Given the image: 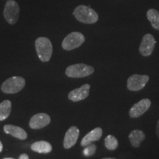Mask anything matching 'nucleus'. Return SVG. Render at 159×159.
Segmentation results:
<instances>
[{"instance_id":"8","label":"nucleus","mask_w":159,"mask_h":159,"mask_svg":"<svg viewBox=\"0 0 159 159\" xmlns=\"http://www.w3.org/2000/svg\"><path fill=\"white\" fill-rule=\"evenodd\" d=\"M151 106V101L149 99H142L132 106L129 111L131 118H138L148 111Z\"/></svg>"},{"instance_id":"2","label":"nucleus","mask_w":159,"mask_h":159,"mask_svg":"<svg viewBox=\"0 0 159 159\" xmlns=\"http://www.w3.org/2000/svg\"><path fill=\"white\" fill-rule=\"evenodd\" d=\"M35 44L39 59L43 62H48L52 55V45L49 39L40 37L36 39Z\"/></svg>"},{"instance_id":"20","label":"nucleus","mask_w":159,"mask_h":159,"mask_svg":"<svg viewBox=\"0 0 159 159\" xmlns=\"http://www.w3.org/2000/svg\"><path fill=\"white\" fill-rule=\"evenodd\" d=\"M96 150H97L96 145L94 144H90L85 147L84 150H83V155H84L85 157L91 156L96 152Z\"/></svg>"},{"instance_id":"25","label":"nucleus","mask_w":159,"mask_h":159,"mask_svg":"<svg viewBox=\"0 0 159 159\" xmlns=\"http://www.w3.org/2000/svg\"><path fill=\"white\" fill-rule=\"evenodd\" d=\"M3 159H14L13 158H3Z\"/></svg>"},{"instance_id":"3","label":"nucleus","mask_w":159,"mask_h":159,"mask_svg":"<svg viewBox=\"0 0 159 159\" xmlns=\"http://www.w3.org/2000/svg\"><path fill=\"white\" fill-rule=\"evenodd\" d=\"M94 71V69L91 66L84 63H77L71 65L66 69V75L71 78H82L88 77Z\"/></svg>"},{"instance_id":"13","label":"nucleus","mask_w":159,"mask_h":159,"mask_svg":"<svg viewBox=\"0 0 159 159\" xmlns=\"http://www.w3.org/2000/svg\"><path fill=\"white\" fill-rule=\"evenodd\" d=\"M102 136V129L100 128H96L94 130H92L89 134H87L83 137V139L81 141V146L86 147L87 145L92 144V142H97L100 139Z\"/></svg>"},{"instance_id":"15","label":"nucleus","mask_w":159,"mask_h":159,"mask_svg":"<svg viewBox=\"0 0 159 159\" xmlns=\"http://www.w3.org/2000/svg\"><path fill=\"white\" fill-rule=\"evenodd\" d=\"M128 138L131 145L134 148H139L141 145V143L144 140L145 134L142 130H134L130 133Z\"/></svg>"},{"instance_id":"9","label":"nucleus","mask_w":159,"mask_h":159,"mask_svg":"<svg viewBox=\"0 0 159 159\" xmlns=\"http://www.w3.org/2000/svg\"><path fill=\"white\" fill-rule=\"evenodd\" d=\"M156 41L151 34H146L143 37L139 47V52L142 55L145 57L150 56L153 52Z\"/></svg>"},{"instance_id":"17","label":"nucleus","mask_w":159,"mask_h":159,"mask_svg":"<svg viewBox=\"0 0 159 159\" xmlns=\"http://www.w3.org/2000/svg\"><path fill=\"white\" fill-rule=\"evenodd\" d=\"M12 103L10 100H5L0 103V121L5 120L11 112Z\"/></svg>"},{"instance_id":"21","label":"nucleus","mask_w":159,"mask_h":159,"mask_svg":"<svg viewBox=\"0 0 159 159\" xmlns=\"http://www.w3.org/2000/svg\"><path fill=\"white\" fill-rule=\"evenodd\" d=\"M19 159H30V158H29V156H27V154L24 153V154H21V156H19Z\"/></svg>"},{"instance_id":"19","label":"nucleus","mask_w":159,"mask_h":159,"mask_svg":"<svg viewBox=\"0 0 159 159\" xmlns=\"http://www.w3.org/2000/svg\"><path fill=\"white\" fill-rule=\"evenodd\" d=\"M119 142L116 138L112 135H109L105 139V146L109 150H114L118 148Z\"/></svg>"},{"instance_id":"18","label":"nucleus","mask_w":159,"mask_h":159,"mask_svg":"<svg viewBox=\"0 0 159 159\" xmlns=\"http://www.w3.org/2000/svg\"><path fill=\"white\" fill-rule=\"evenodd\" d=\"M147 17L152 27L159 30V12L155 9H150L147 12Z\"/></svg>"},{"instance_id":"16","label":"nucleus","mask_w":159,"mask_h":159,"mask_svg":"<svg viewBox=\"0 0 159 159\" xmlns=\"http://www.w3.org/2000/svg\"><path fill=\"white\" fill-rule=\"evenodd\" d=\"M32 150L35 151V152H39V153H49L52 150V147L50 144V143L46 141H39L33 143L31 145Z\"/></svg>"},{"instance_id":"6","label":"nucleus","mask_w":159,"mask_h":159,"mask_svg":"<svg viewBox=\"0 0 159 159\" xmlns=\"http://www.w3.org/2000/svg\"><path fill=\"white\" fill-rule=\"evenodd\" d=\"M19 6L14 0H8L4 9V17L10 25H15L19 20Z\"/></svg>"},{"instance_id":"11","label":"nucleus","mask_w":159,"mask_h":159,"mask_svg":"<svg viewBox=\"0 0 159 159\" xmlns=\"http://www.w3.org/2000/svg\"><path fill=\"white\" fill-rule=\"evenodd\" d=\"M90 85L84 84L78 89H74L69 93L68 97L72 102H79L89 97Z\"/></svg>"},{"instance_id":"4","label":"nucleus","mask_w":159,"mask_h":159,"mask_svg":"<svg viewBox=\"0 0 159 159\" xmlns=\"http://www.w3.org/2000/svg\"><path fill=\"white\" fill-rule=\"evenodd\" d=\"M25 85V80L21 77H12L6 80L1 86L2 91L5 94H16L22 90Z\"/></svg>"},{"instance_id":"23","label":"nucleus","mask_w":159,"mask_h":159,"mask_svg":"<svg viewBox=\"0 0 159 159\" xmlns=\"http://www.w3.org/2000/svg\"><path fill=\"white\" fill-rule=\"evenodd\" d=\"M2 149H3V145H2V143L1 142V141H0V152L2 151Z\"/></svg>"},{"instance_id":"10","label":"nucleus","mask_w":159,"mask_h":159,"mask_svg":"<svg viewBox=\"0 0 159 159\" xmlns=\"http://www.w3.org/2000/svg\"><path fill=\"white\" fill-rule=\"evenodd\" d=\"M51 119L48 114L40 113L33 116L30 119L29 125L32 129H41L50 123Z\"/></svg>"},{"instance_id":"14","label":"nucleus","mask_w":159,"mask_h":159,"mask_svg":"<svg viewBox=\"0 0 159 159\" xmlns=\"http://www.w3.org/2000/svg\"><path fill=\"white\" fill-rule=\"evenodd\" d=\"M3 129L6 134H11V136H14L20 140H25L27 138V134L26 131L20 127L12 125H6L4 126Z\"/></svg>"},{"instance_id":"12","label":"nucleus","mask_w":159,"mask_h":159,"mask_svg":"<svg viewBox=\"0 0 159 159\" xmlns=\"http://www.w3.org/2000/svg\"><path fill=\"white\" fill-rule=\"evenodd\" d=\"M80 135L79 129L75 126L71 127L65 134L63 140V147L65 149H69L77 143Z\"/></svg>"},{"instance_id":"22","label":"nucleus","mask_w":159,"mask_h":159,"mask_svg":"<svg viewBox=\"0 0 159 159\" xmlns=\"http://www.w3.org/2000/svg\"><path fill=\"white\" fill-rule=\"evenodd\" d=\"M156 134H157V136L159 138V119L158 121V122H157V126H156Z\"/></svg>"},{"instance_id":"7","label":"nucleus","mask_w":159,"mask_h":159,"mask_svg":"<svg viewBox=\"0 0 159 159\" xmlns=\"http://www.w3.org/2000/svg\"><path fill=\"white\" fill-rule=\"evenodd\" d=\"M148 75H133L128 79L127 87L128 90L133 91H138L144 88L147 83L149 81Z\"/></svg>"},{"instance_id":"24","label":"nucleus","mask_w":159,"mask_h":159,"mask_svg":"<svg viewBox=\"0 0 159 159\" xmlns=\"http://www.w3.org/2000/svg\"><path fill=\"white\" fill-rule=\"evenodd\" d=\"M102 159H116V158H104Z\"/></svg>"},{"instance_id":"1","label":"nucleus","mask_w":159,"mask_h":159,"mask_svg":"<svg viewBox=\"0 0 159 159\" xmlns=\"http://www.w3.org/2000/svg\"><path fill=\"white\" fill-rule=\"evenodd\" d=\"M73 15L80 22L89 25L97 22L99 19L97 12L85 5L77 6L73 12Z\"/></svg>"},{"instance_id":"5","label":"nucleus","mask_w":159,"mask_h":159,"mask_svg":"<svg viewBox=\"0 0 159 159\" xmlns=\"http://www.w3.org/2000/svg\"><path fill=\"white\" fill-rule=\"evenodd\" d=\"M84 41L85 37L82 33H79V32H73V33H69L63 39L62 47L65 50L70 51L80 47L84 43Z\"/></svg>"}]
</instances>
